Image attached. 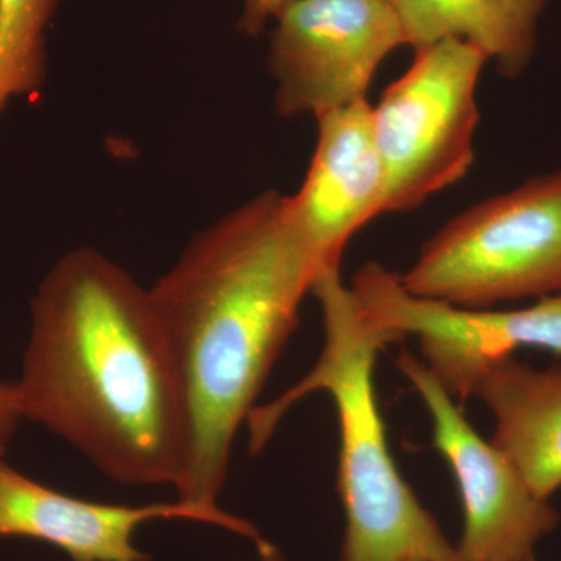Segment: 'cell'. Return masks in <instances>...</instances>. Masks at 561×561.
<instances>
[{"label":"cell","instance_id":"6da1fadb","mask_svg":"<svg viewBox=\"0 0 561 561\" xmlns=\"http://www.w3.org/2000/svg\"><path fill=\"white\" fill-rule=\"evenodd\" d=\"M31 316L14 381L22 419L68 442L111 481L175 490L186 408L150 287L83 247L44 276Z\"/></svg>","mask_w":561,"mask_h":561},{"label":"cell","instance_id":"7a4b0ae2","mask_svg":"<svg viewBox=\"0 0 561 561\" xmlns=\"http://www.w3.org/2000/svg\"><path fill=\"white\" fill-rule=\"evenodd\" d=\"M323 273L290 195L265 191L203 228L150 287L171 345L187 445L176 500L220 512L232 445Z\"/></svg>","mask_w":561,"mask_h":561},{"label":"cell","instance_id":"3957f363","mask_svg":"<svg viewBox=\"0 0 561 561\" xmlns=\"http://www.w3.org/2000/svg\"><path fill=\"white\" fill-rule=\"evenodd\" d=\"M311 291L323 316V351L300 382L251 411V454L262 451L298 401L324 391L341 432L337 491L346 518L341 561H460L391 457L373 373L379 351L397 341L362 312L341 268L321 273Z\"/></svg>","mask_w":561,"mask_h":561},{"label":"cell","instance_id":"277c9868","mask_svg":"<svg viewBox=\"0 0 561 561\" xmlns=\"http://www.w3.org/2000/svg\"><path fill=\"white\" fill-rule=\"evenodd\" d=\"M401 280L415 297L465 309L561 291V171L454 217Z\"/></svg>","mask_w":561,"mask_h":561},{"label":"cell","instance_id":"5b68a950","mask_svg":"<svg viewBox=\"0 0 561 561\" xmlns=\"http://www.w3.org/2000/svg\"><path fill=\"white\" fill-rule=\"evenodd\" d=\"M485 61L465 41H438L415 49L408 72L382 92L373 133L386 171L383 213L415 209L470 171Z\"/></svg>","mask_w":561,"mask_h":561},{"label":"cell","instance_id":"8992f818","mask_svg":"<svg viewBox=\"0 0 561 561\" xmlns=\"http://www.w3.org/2000/svg\"><path fill=\"white\" fill-rule=\"evenodd\" d=\"M371 323L400 342L416 335L424 364L445 390L465 402L474 397L483 373L518 350L561 356V291L508 311L465 309L415 297L381 264L370 262L351 286Z\"/></svg>","mask_w":561,"mask_h":561},{"label":"cell","instance_id":"52a82bcc","mask_svg":"<svg viewBox=\"0 0 561 561\" xmlns=\"http://www.w3.org/2000/svg\"><path fill=\"white\" fill-rule=\"evenodd\" d=\"M275 20L268 66L283 117L365 99L383 58L408 44L391 0H290Z\"/></svg>","mask_w":561,"mask_h":561},{"label":"cell","instance_id":"ba28073f","mask_svg":"<svg viewBox=\"0 0 561 561\" xmlns=\"http://www.w3.org/2000/svg\"><path fill=\"white\" fill-rule=\"evenodd\" d=\"M398 368L419 391L434 427V446L459 486L463 529L460 561H527L560 523L551 501L540 500L511 460L472 430L451 394L419 357L402 351Z\"/></svg>","mask_w":561,"mask_h":561},{"label":"cell","instance_id":"9c48e42d","mask_svg":"<svg viewBox=\"0 0 561 561\" xmlns=\"http://www.w3.org/2000/svg\"><path fill=\"white\" fill-rule=\"evenodd\" d=\"M158 519L210 524L254 546L265 541L253 524L225 511H203L179 500L144 505L81 500L33 481L0 460V538L46 542L70 561H150L136 546V534Z\"/></svg>","mask_w":561,"mask_h":561},{"label":"cell","instance_id":"30bf717a","mask_svg":"<svg viewBox=\"0 0 561 561\" xmlns=\"http://www.w3.org/2000/svg\"><path fill=\"white\" fill-rule=\"evenodd\" d=\"M319 139L306 179L290 195L298 227L321 271L341 268L350 239L386 208V171L367 99L317 117Z\"/></svg>","mask_w":561,"mask_h":561},{"label":"cell","instance_id":"8fae6325","mask_svg":"<svg viewBox=\"0 0 561 561\" xmlns=\"http://www.w3.org/2000/svg\"><path fill=\"white\" fill-rule=\"evenodd\" d=\"M494 416L491 443L540 500L561 489V364L537 368L501 360L476 386Z\"/></svg>","mask_w":561,"mask_h":561},{"label":"cell","instance_id":"7c38bea8","mask_svg":"<svg viewBox=\"0 0 561 561\" xmlns=\"http://www.w3.org/2000/svg\"><path fill=\"white\" fill-rule=\"evenodd\" d=\"M405 41L415 49L443 39L471 44L516 79L537 47V27L548 0H391Z\"/></svg>","mask_w":561,"mask_h":561},{"label":"cell","instance_id":"4fadbf2b","mask_svg":"<svg viewBox=\"0 0 561 561\" xmlns=\"http://www.w3.org/2000/svg\"><path fill=\"white\" fill-rule=\"evenodd\" d=\"M60 0H0V116L46 77L47 28Z\"/></svg>","mask_w":561,"mask_h":561},{"label":"cell","instance_id":"5bb4252c","mask_svg":"<svg viewBox=\"0 0 561 561\" xmlns=\"http://www.w3.org/2000/svg\"><path fill=\"white\" fill-rule=\"evenodd\" d=\"M289 2L290 0H243L238 31L249 36L260 35L264 31L265 24L275 20L279 11Z\"/></svg>","mask_w":561,"mask_h":561},{"label":"cell","instance_id":"9a60e30c","mask_svg":"<svg viewBox=\"0 0 561 561\" xmlns=\"http://www.w3.org/2000/svg\"><path fill=\"white\" fill-rule=\"evenodd\" d=\"M22 420L14 381L0 382V442L9 445Z\"/></svg>","mask_w":561,"mask_h":561},{"label":"cell","instance_id":"2e32d148","mask_svg":"<svg viewBox=\"0 0 561 561\" xmlns=\"http://www.w3.org/2000/svg\"><path fill=\"white\" fill-rule=\"evenodd\" d=\"M256 549L260 561H286L279 549L268 540L261 542L260 546H256Z\"/></svg>","mask_w":561,"mask_h":561},{"label":"cell","instance_id":"e0dca14e","mask_svg":"<svg viewBox=\"0 0 561 561\" xmlns=\"http://www.w3.org/2000/svg\"><path fill=\"white\" fill-rule=\"evenodd\" d=\"M7 446H9L7 443L0 442V460L5 459Z\"/></svg>","mask_w":561,"mask_h":561},{"label":"cell","instance_id":"ac0fdd59","mask_svg":"<svg viewBox=\"0 0 561 561\" xmlns=\"http://www.w3.org/2000/svg\"><path fill=\"white\" fill-rule=\"evenodd\" d=\"M527 561H538V560H537V557L534 556V557H530V559Z\"/></svg>","mask_w":561,"mask_h":561},{"label":"cell","instance_id":"d6986e66","mask_svg":"<svg viewBox=\"0 0 561 561\" xmlns=\"http://www.w3.org/2000/svg\"><path fill=\"white\" fill-rule=\"evenodd\" d=\"M412 561H423V560H412Z\"/></svg>","mask_w":561,"mask_h":561}]
</instances>
